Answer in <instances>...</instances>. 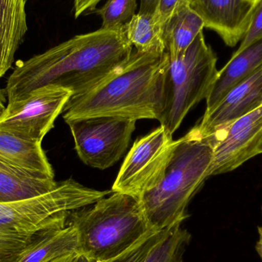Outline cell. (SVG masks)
<instances>
[{
    "mask_svg": "<svg viewBox=\"0 0 262 262\" xmlns=\"http://www.w3.org/2000/svg\"><path fill=\"white\" fill-rule=\"evenodd\" d=\"M124 27L78 35L29 59L17 61L6 84L8 103L32 91L57 84L79 95L130 58Z\"/></svg>",
    "mask_w": 262,
    "mask_h": 262,
    "instance_id": "cell-1",
    "label": "cell"
},
{
    "mask_svg": "<svg viewBox=\"0 0 262 262\" xmlns=\"http://www.w3.org/2000/svg\"><path fill=\"white\" fill-rule=\"evenodd\" d=\"M169 62L167 52L142 53L133 49L125 62L89 90L71 97L63 109L64 121L96 116L159 121Z\"/></svg>",
    "mask_w": 262,
    "mask_h": 262,
    "instance_id": "cell-2",
    "label": "cell"
},
{
    "mask_svg": "<svg viewBox=\"0 0 262 262\" xmlns=\"http://www.w3.org/2000/svg\"><path fill=\"white\" fill-rule=\"evenodd\" d=\"M213 149L212 134L203 135L196 126L175 140L158 183L138 200L154 230L171 229L187 218L188 204L209 177Z\"/></svg>",
    "mask_w": 262,
    "mask_h": 262,
    "instance_id": "cell-3",
    "label": "cell"
},
{
    "mask_svg": "<svg viewBox=\"0 0 262 262\" xmlns=\"http://www.w3.org/2000/svg\"><path fill=\"white\" fill-rule=\"evenodd\" d=\"M111 191L86 187L73 179L57 182L42 195L0 203V262H17L37 235L68 223L71 212L91 206Z\"/></svg>",
    "mask_w": 262,
    "mask_h": 262,
    "instance_id": "cell-4",
    "label": "cell"
},
{
    "mask_svg": "<svg viewBox=\"0 0 262 262\" xmlns=\"http://www.w3.org/2000/svg\"><path fill=\"white\" fill-rule=\"evenodd\" d=\"M68 224L76 229L79 255L93 262H110L149 235L151 228L137 199L113 192L71 212Z\"/></svg>",
    "mask_w": 262,
    "mask_h": 262,
    "instance_id": "cell-5",
    "label": "cell"
},
{
    "mask_svg": "<svg viewBox=\"0 0 262 262\" xmlns=\"http://www.w3.org/2000/svg\"><path fill=\"white\" fill-rule=\"evenodd\" d=\"M217 59L203 32L181 55L169 58L165 80L164 107L159 120L169 134L172 135L189 111L207 98L218 73Z\"/></svg>",
    "mask_w": 262,
    "mask_h": 262,
    "instance_id": "cell-6",
    "label": "cell"
},
{
    "mask_svg": "<svg viewBox=\"0 0 262 262\" xmlns=\"http://www.w3.org/2000/svg\"><path fill=\"white\" fill-rule=\"evenodd\" d=\"M136 121L118 117L96 116L66 121L83 163L105 169L115 165L128 147Z\"/></svg>",
    "mask_w": 262,
    "mask_h": 262,
    "instance_id": "cell-7",
    "label": "cell"
},
{
    "mask_svg": "<svg viewBox=\"0 0 262 262\" xmlns=\"http://www.w3.org/2000/svg\"><path fill=\"white\" fill-rule=\"evenodd\" d=\"M72 96L70 91L57 84L35 89L7 103L0 116V130L41 143Z\"/></svg>",
    "mask_w": 262,
    "mask_h": 262,
    "instance_id": "cell-8",
    "label": "cell"
},
{
    "mask_svg": "<svg viewBox=\"0 0 262 262\" xmlns=\"http://www.w3.org/2000/svg\"><path fill=\"white\" fill-rule=\"evenodd\" d=\"M175 140L160 125L136 140L112 186V192L140 198L160 180L172 154Z\"/></svg>",
    "mask_w": 262,
    "mask_h": 262,
    "instance_id": "cell-9",
    "label": "cell"
},
{
    "mask_svg": "<svg viewBox=\"0 0 262 262\" xmlns=\"http://www.w3.org/2000/svg\"><path fill=\"white\" fill-rule=\"evenodd\" d=\"M212 136L213 159L209 177L235 170L262 154V106Z\"/></svg>",
    "mask_w": 262,
    "mask_h": 262,
    "instance_id": "cell-10",
    "label": "cell"
},
{
    "mask_svg": "<svg viewBox=\"0 0 262 262\" xmlns=\"http://www.w3.org/2000/svg\"><path fill=\"white\" fill-rule=\"evenodd\" d=\"M189 6L229 47L241 42L255 8L247 0H191Z\"/></svg>",
    "mask_w": 262,
    "mask_h": 262,
    "instance_id": "cell-11",
    "label": "cell"
},
{
    "mask_svg": "<svg viewBox=\"0 0 262 262\" xmlns=\"http://www.w3.org/2000/svg\"><path fill=\"white\" fill-rule=\"evenodd\" d=\"M262 106V66L229 91L209 112H205L197 128L209 135Z\"/></svg>",
    "mask_w": 262,
    "mask_h": 262,
    "instance_id": "cell-12",
    "label": "cell"
},
{
    "mask_svg": "<svg viewBox=\"0 0 262 262\" xmlns=\"http://www.w3.org/2000/svg\"><path fill=\"white\" fill-rule=\"evenodd\" d=\"M262 66V38L242 52L234 53L227 64L218 71L206 98V112L212 110L237 84Z\"/></svg>",
    "mask_w": 262,
    "mask_h": 262,
    "instance_id": "cell-13",
    "label": "cell"
},
{
    "mask_svg": "<svg viewBox=\"0 0 262 262\" xmlns=\"http://www.w3.org/2000/svg\"><path fill=\"white\" fill-rule=\"evenodd\" d=\"M27 0H0V78L10 70L28 31Z\"/></svg>",
    "mask_w": 262,
    "mask_h": 262,
    "instance_id": "cell-14",
    "label": "cell"
},
{
    "mask_svg": "<svg viewBox=\"0 0 262 262\" xmlns=\"http://www.w3.org/2000/svg\"><path fill=\"white\" fill-rule=\"evenodd\" d=\"M55 178L12 166L0 160V203L20 201L52 190Z\"/></svg>",
    "mask_w": 262,
    "mask_h": 262,
    "instance_id": "cell-15",
    "label": "cell"
},
{
    "mask_svg": "<svg viewBox=\"0 0 262 262\" xmlns=\"http://www.w3.org/2000/svg\"><path fill=\"white\" fill-rule=\"evenodd\" d=\"M78 254L76 229L67 223L40 232L17 262H52Z\"/></svg>",
    "mask_w": 262,
    "mask_h": 262,
    "instance_id": "cell-16",
    "label": "cell"
},
{
    "mask_svg": "<svg viewBox=\"0 0 262 262\" xmlns=\"http://www.w3.org/2000/svg\"><path fill=\"white\" fill-rule=\"evenodd\" d=\"M204 28L203 19L189 3H180L162 26L163 41L169 58L181 55Z\"/></svg>",
    "mask_w": 262,
    "mask_h": 262,
    "instance_id": "cell-17",
    "label": "cell"
},
{
    "mask_svg": "<svg viewBox=\"0 0 262 262\" xmlns=\"http://www.w3.org/2000/svg\"><path fill=\"white\" fill-rule=\"evenodd\" d=\"M0 160L12 166L55 178L41 143L0 130Z\"/></svg>",
    "mask_w": 262,
    "mask_h": 262,
    "instance_id": "cell-18",
    "label": "cell"
},
{
    "mask_svg": "<svg viewBox=\"0 0 262 262\" xmlns=\"http://www.w3.org/2000/svg\"><path fill=\"white\" fill-rule=\"evenodd\" d=\"M124 29L129 42L137 52L156 54L166 52L162 26L156 14H136Z\"/></svg>",
    "mask_w": 262,
    "mask_h": 262,
    "instance_id": "cell-19",
    "label": "cell"
},
{
    "mask_svg": "<svg viewBox=\"0 0 262 262\" xmlns=\"http://www.w3.org/2000/svg\"><path fill=\"white\" fill-rule=\"evenodd\" d=\"M190 240V233L182 229L181 224H177L152 248L143 262H184L183 256Z\"/></svg>",
    "mask_w": 262,
    "mask_h": 262,
    "instance_id": "cell-20",
    "label": "cell"
},
{
    "mask_svg": "<svg viewBox=\"0 0 262 262\" xmlns=\"http://www.w3.org/2000/svg\"><path fill=\"white\" fill-rule=\"evenodd\" d=\"M137 0H108L95 12L102 18L101 29L125 27L136 15Z\"/></svg>",
    "mask_w": 262,
    "mask_h": 262,
    "instance_id": "cell-21",
    "label": "cell"
},
{
    "mask_svg": "<svg viewBox=\"0 0 262 262\" xmlns=\"http://www.w3.org/2000/svg\"><path fill=\"white\" fill-rule=\"evenodd\" d=\"M172 228L163 229V230L159 231V232L149 235L144 239L142 240L138 244L136 245L130 250L127 251L125 253L117 258L116 259L110 262L144 261L152 248L157 246L163 238H166L169 235Z\"/></svg>",
    "mask_w": 262,
    "mask_h": 262,
    "instance_id": "cell-22",
    "label": "cell"
},
{
    "mask_svg": "<svg viewBox=\"0 0 262 262\" xmlns=\"http://www.w3.org/2000/svg\"><path fill=\"white\" fill-rule=\"evenodd\" d=\"M262 38V0L255 6L247 32L245 34L239 47L235 53L242 52Z\"/></svg>",
    "mask_w": 262,
    "mask_h": 262,
    "instance_id": "cell-23",
    "label": "cell"
},
{
    "mask_svg": "<svg viewBox=\"0 0 262 262\" xmlns=\"http://www.w3.org/2000/svg\"><path fill=\"white\" fill-rule=\"evenodd\" d=\"M191 0H160L156 15L161 26L167 21L175 8L180 3H187L189 4Z\"/></svg>",
    "mask_w": 262,
    "mask_h": 262,
    "instance_id": "cell-24",
    "label": "cell"
},
{
    "mask_svg": "<svg viewBox=\"0 0 262 262\" xmlns=\"http://www.w3.org/2000/svg\"><path fill=\"white\" fill-rule=\"evenodd\" d=\"M102 0H74V12L75 18L87 12L95 10L97 5Z\"/></svg>",
    "mask_w": 262,
    "mask_h": 262,
    "instance_id": "cell-25",
    "label": "cell"
},
{
    "mask_svg": "<svg viewBox=\"0 0 262 262\" xmlns=\"http://www.w3.org/2000/svg\"><path fill=\"white\" fill-rule=\"evenodd\" d=\"M160 1V0H140L138 13L154 15L157 13Z\"/></svg>",
    "mask_w": 262,
    "mask_h": 262,
    "instance_id": "cell-26",
    "label": "cell"
},
{
    "mask_svg": "<svg viewBox=\"0 0 262 262\" xmlns=\"http://www.w3.org/2000/svg\"><path fill=\"white\" fill-rule=\"evenodd\" d=\"M6 103H8L7 91L5 89H0V116L3 115L6 108Z\"/></svg>",
    "mask_w": 262,
    "mask_h": 262,
    "instance_id": "cell-27",
    "label": "cell"
},
{
    "mask_svg": "<svg viewBox=\"0 0 262 262\" xmlns=\"http://www.w3.org/2000/svg\"><path fill=\"white\" fill-rule=\"evenodd\" d=\"M261 212H262V206H261ZM258 239L256 243V246H255V249H256L257 253L259 255L260 258L262 260V225L258 226Z\"/></svg>",
    "mask_w": 262,
    "mask_h": 262,
    "instance_id": "cell-28",
    "label": "cell"
},
{
    "mask_svg": "<svg viewBox=\"0 0 262 262\" xmlns=\"http://www.w3.org/2000/svg\"><path fill=\"white\" fill-rule=\"evenodd\" d=\"M69 262H93L89 261L87 258H84L82 255H75L71 257L70 260H69Z\"/></svg>",
    "mask_w": 262,
    "mask_h": 262,
    "instance_id": "cell-29",
    "label": "cell"
},
{
    "mask_svg": "<svg viewBox=\"0 0 262 262\" xmlns=\"http://www.w3.org/2000/svg\"><path fill=\"white\" fill-rule=\"evenodd\" d=\"M72 256H73V255H70V256L63 257V258H58V259L55 260V261L52 262H69V260H70L71 257Z\"/></svg>",
    "mask_w": 262,
    "mask_h": 262,
    "instance_id": "cell-30",
    "label": "cell"
},
{
    "mask_svg": "<svg viewBox=\"0 0 262 262\" xmlns=\"http://www.w3.org/2000/svg\"><path fill=\"white\" fill-rule=\"evenodd\" d=\"M248 2H249V3H252V5H254V6H256L257 4H258V2L260 1V0H247Z\"/></svg>",
    "mask_w": 262,
    "mask_h": 262,
    "instance_id": "cell-31",
    "label": "cell"
},
{
    "mask_svg": "<svg viewBox=\"0 0 262 262\" xmlns=\"http://www.w3.org/2000/svg\"><path fill=\"white\" fill-rule=\"evenodd\" d=\"M261 152H262V147H261Z\"/></svg>",
    "mask_w": 262,
    "mask_h": 262,
    "instance_id": "cell-32",
    "label": "cell"
}]
</instances>
